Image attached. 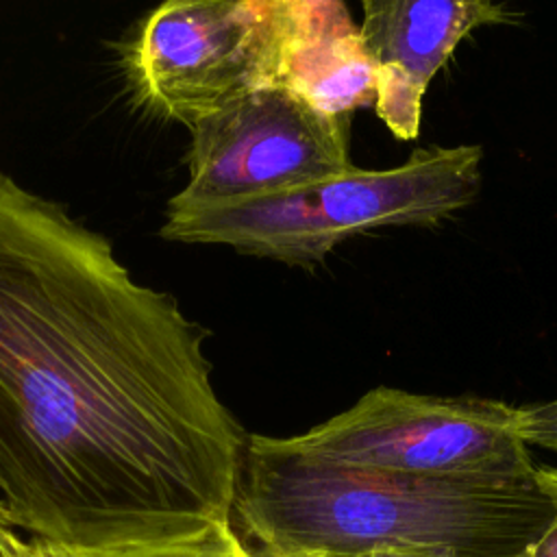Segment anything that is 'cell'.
Here are the masks:
<instances>
[{
  "instance_id": "cell-1",
  "label": "cell",
  "mask_w": 557,
  "mask_h": 557,
  "mask_svg": "<svg viewBox=\"0 0 557 557\" xmlns=\"http://www.w3.org/2000/svg\"><path fill=\"white\" fill-rule=\"evenodd\" d=\"M209 331L113 244L0 172V500L65 548L178 540L231 520L248 433Z\"/></svg>"
},
{
  "instance_id": "cell-2",
  "label": "cell",
  "mask_w": 557,
  "mask_h": 557,
  "mask_svg": "<svg viewBox=\"0 0 557 557\" xmlns=\"http://www.w3.org/2000/svg\"><path fill=\"white\" fill-rule=\"evenodd\" d=\"M537 470V468H535ZM557 500L527 479H437L248 433L231 520L257 557H529Z\"/></svg>"
},
{
  "instance_id": "cell-3",
  "label": "cell",
  "mask_w": 557,
  "mask_h": 557,
  "mask_svg": "<svg viewBox=\"0 0 557 557\" xmlns=\"http://www.w3.org/2000/svg\"><path fill=\"white\" fill-rule=\"evenodd\" d=\"M483 150L422 148L396 168H350L302 187L215 205L168 200L161 237L220 244L287 265H315L339 242L381 226L435 224L474 202Z\"/></svg>"
},
{
  "instance_id": "cell-4",
  "label": "cell",
  "mask_w": 557,
  "mask_h": 557,
  "mask_svg": "<svg viewBox=\"0 0 557 557\" xmlns=\"http://www.w3.org/2000/svg\"><path fill=\"white\" fill-rule=\"evenodd\" d=\"M289 440L333 463L416 476L527 479L537 468L520 435L518 405L387 385Z\"/></svg>"
},
{
  "instance_id": "cell-5",
  "label": "cell",
  "mask_w": 557,
  "mask_h": 557,
  "mask_svg": "<svg viewBox=\"0 0 557 557\" xmlns=\"http://www.w3.org/2000/svg\"><path fill=\"white\" fill-rule=\"evenodd\" d=\"M287 0H168L124 50L139 104L187 128L261 87L281 85Z\"/></svg>"
},
{
  "instance_id": "cell-6",
  "label": "cell",
  "mask_w": 557,
  "mask_h": 557,
  "mask_svg": "<svg viewBox=\"0 0 557 557\" xmlns=\"http://www.w3.org/2000/svg\"><path fill=\"white\" fill-rule=\"evenodd\" d=\"M189 181L172 196L215 205L337 176L348 159V117H335L285 85L250 91L189 126Z\"/></svg>"
},
{
  "instance_id": "cell-7",
  "label": "cell",
  "mask_w": 557,
  "mask_h": 557,
  "mask_svg": "<svg viewBox=\"0 0 557 557\" xmlns=\"http://www.w3.org/2000/svg\"><path fill=\"white\" fill-rule=\"evenodd\" d=\"M359 26L374 65V111L400 141L420 135L422 100L433 76L472 30L509 13L490 0H366Z\"/></svg>"
},
{
  "instance_id": "cell-8",
  "label": "cell",
  "mask_w": 557,
  "mask_h": 557,
  "mask_svg": "<svg viewBox=\"0 0 557 557\" xmlns=\"http://www.w3.org/2000/svg\"><path fill=\"white\" fill-rule=\"evenodd\" d=\"M281 85L335 117L374 107V65L344 2L287 0Z\"/></svg>"
},
{
  "instance_id": "cell-9",
  "label": "cell",
  "mask_w": 557,
  "mask_h": 557,
  "mask_svg": "<svg viewBox=\"0 0 557 557\" xmlns=\"http://www.w3.org/2000/svg\"><path fill=\"white\" fill-rule=\"evenodd\" d=\"M28 544L35 557H257L237 533L233 520H218L207 529L178 540L111 548H65L33 537Z\"/></svg>"
},
{
  "instance_id": "cell-10",
  "label": "cell",
  "mask_w": 557,
  "mask_h": 557,
  "mask_svg": "<svg viewBox=\"0 0 557 557\" xmlns=\"http://www.w3.org/2000/svg\"><path fill=\"white\" fill-rule=\"evenodd\" d=\"M520 435L527 446L557 453V398L520 407Z\"/></svg>"
},
{
  "instance_id": "cell-11",
  "label": "cell",
  "mask_w": 557,
  "mask_h": 557,
  "mask_svg": "<svg viewBox=\"0 0 557 557\" xmlns=\"http://www.w3.org/2000/svg\"><path fill=\"white\" fill-rule=\"evenodd\" d=\"M537 479L540 483L555 496L557 500V466L542 463L537 466ZM529 557H557V511L546 531L535 540V544L529 550Z\"/></svg>"
},
{
  "instance_id": "cell-12",
  "label": "cell",
  "mask_w": 557,
  "mask_h": 557,
  "mask_svg": "<svg viewBox=\"0 0 557 557\" xmlns=\"http://www.w3.org/2000/svg\"><path fill=\"white\" fill-rule=\"evenodd\" d=\"M0 557H35L28 540L20 537L13 529H0Z\"/></svg>"
},
{
  "instance_id": "cell-13",
  "label": "cell",
  "mask_w": 557,
  "mask_h": 557,
  "mask_svg": "<svg viewBox=\"0 0 557 557\" xmlns=\"http://www.w3.org/2000/svg\"><path fill=\"white\" fill-rule=\"evenodd\" d=\"M0 529H13L11 522H9V516H7V509H4L2 500H0Z\"/></svg>"
},
{
  "instance_id": "cell-14",
  "label": "cell",
  "mask_w": 557,
  "mask_h": 557,
  "mask_svg": "<svg viewBox=\"0 0 557 557\" xmlns=\"http://www.w3.org/2000/svg\"><path fill=\"white\" fill-rule=\"evenodd\" d=\"M374 557H387V555H374Z\"/></svg>"
}]
</instances>
